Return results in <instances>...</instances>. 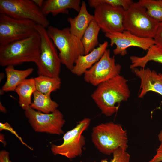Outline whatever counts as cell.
<instances>
[{"instance_id": "1", "label": "cell", "mask_w": 162, "mask_h": 162, "mask_svg": "<svg viewBox=\"0 0 162 162\" xmlns=\"http://www.w3.org/2000/svg\"><path fill=\"white\" fill-rule=\"evenodd\" d=\"M127 82L119 75L97 86L91 97L102 114L112 116L117 111L120 103L128 100L130 92Z\"/></svg>"}, {"instance_id": "2", "label": "cell", "mask_w": 162, "mask_h": 162, "mask_svg": "<svg viewBox=\"0 0 162 162\" xmlns=\"http://www.w3.org/2000/svg\"><path fill=\"white\" fill-rule=\"evenodd\" d=\"M40 39L37 32L28 37L0 45V65L2 67L35 63L40 53Z\"/></svg>"}, {"instance_id": "3", "label": "cell", "mask_w": 162, "mask_h": 162, "mask_svg": "<svg viewBox=\"0 0 162 162\" xmlns=\"http://www.w3.org/2000/svg\"><path fill=\"white\" fill-rule=\"evenodd\" d=\"M47 28L49 37L59 52L62 64L70 71L78 57L85 55L81 40L71 33L69 28L60 29L50 26Z\"/></svg>"}, {"instance_id": "4", "label": "cell", "mask_w": 162, "mask_h": 162, "mask_svg": "<svg viewBox=\"0 0 162 162\" xmlns=\"http://www.w3.org/2000/svg\"><path fill=\"white\" fill-rule=\"evenodd\" d=\"M91 135L95 147L105 154H112L119 148L127 150L128 146L127 131L119 124L112 122L101 123L93 128Z\"/></svg>"}, {"instance_id": "5", "label": "cell", "mask_w": 162, "mask_h": 162, "mask_svg": "<svg viewBox=\"0 0 162 162\" xmlns=\"http://www.w3.org/2000/svg\"><path fill=\"white\" fill-rule=\"evenodd\" d=\"M37 32L40 39V51L35 63L39 75L60 78L62 63L57 48L49 37L46 28L37 25Z\"/></svg>"}, {"instance_id": "6", "label": "cell", "mask_w": 162, "mask_h": 162, "mask_svg": "<svg viewBox=\"0 0 162 162\" xmlns=\"http://www.w3.org/2000/svg\"><path fill=\"white\" fill-rule=\"evenodd\" d=\"M159 23L148 16L138 2H134L125 11L124 30L138 36L153 38Z\"/></svg>"}, {"instance_id": "7", "label": "cell", "mask_w": 162, "mask_h": 162, "mask_svg": "<svg viewBox=\"0 0 162 162\" xmlns=\"http://www.w3.org/2000/svg\"><path fill=\"white\" fill-rule=\"evenodd\" d=\"M0 14L13 18L32 21L45 28L50 22L41 9L30 0H0Z\"/></svg>"}, {"instance_id": "8", "label": "cell", "mask_w": 162, "mask_h": 162, "mask_svg": "<svg viewBox=\"0 0 162 162\" xmlns=\"http://www.w3.org/2000/svg\"><path fill=\"white\" fill-rule=\"evenodd\" d=\"M91 121L90 118H84L74 128L64 134L63 142L61 144H52L51 149L52 153L63 155L69 159L81 155L86 143V139L82 134L88 127Z\"/></svg>"}, {"instance_id": "9", "label": "cell", "mask_w": 162, "mask_h": 162, "mask_svg": "<svg viewBox=\"0 0 162 162\" xmlns=\"http://www.w3.org/2000/svg\"><path fill=\"white\" fill-rule=\"evenodd\" d=\"M34 22L19 20L0 14V45L29 37L37 31Z\"/></svg>"}, {"instance_id": "10", "label": "cell", "mask_w": 162, "mask_h": 162, "mask_svg": "<svg viewBox=\"0 0 162 162\" xmlns=\"http://www.w3.org/2000/svg\"><path fill=\"white\" fill-rule=\"evenodd\" d=\"M25 114L33 130L37 132L60 135L65 120L62 112L57 109L53 112L45 113L30 107L25 110Z\"/></svg>"}, {"instance_id": "11", "label": "cell", "mask_w": 162, "mask_h": 162, "mask_svg": "<svg viewBox=\"0 0 162 162\" xmlns=\"http://www.w3.org/2000/svg\"><path fill=\"white\" fill-rule=\"evenodd\" d=\"M122 67L116 62L115 56L106 49L100 60L84 73L86 82L97 86L100 84L120 75Z\"/></svg>"}, {"instance_id": "12", "label": "cell", "mask_w": 162, "mask_h": 162, "mask_svg": "<svg viewBox=\"0 0 162 162\" xmlns=\"http://www.w3.org/2000/svg\"><path fill=\"white\" fill-rule=\"evenodd\" d=\"M125 10L122 7H115L102 3L95 8L94 20L105 34L124 30L123 21Z\"/></svg>"}, {"instance_id": "13", "label": "cell", "mask_w": 162, "mask_h": 162, "mask_svg": "<svg viewBox=\"0 0 162 162\" xmlns=\"http://www.w3.org/2000/svg\"><path fill=\"white\" fill-rule=\"evenodd\" d=\"M105 36L110 40L111 46L116 45V48L113 50L115 55L124 56L127 54V49L132 46L147 51L155 44L152 38L140 37L126 30L106 33Z\"/></svg>"}, {"instance_id": "14", "label": "cell", "mask_w": 162, "mask_h": 162, "mask_svg": "<svg viewBox=\"0 0 162 162\" xmlns=\"http://www.w3.org/2000/svg\"><path fill=\"white\" fill-rule=\"evenodd\" d=\"M132 70L140 80L139 98H142L150 91L158 93L162 96V78L159 74L148 68H136Z\"/></svg>"}, {"instance_id": "15", "label": "cell", "mask_w": 162, "mask_h": 162, "mask_svg": "<svg viewBox=\"0 0 162 162\" xmlns=\"http://www.w3.org/2000/svg\"><path fill=\"white\" fill-rule=\"evenodd\" d=\"M108 46V42L105 41L88 54L80 56L70 71L71 73L77 76L83 74L100 60Z\"/></svg>"}, {"instance_id": "16", "label": "cell", "mask_w": 162, "mask_h": 162, "mask_svg": "<svg viewBox=\"0 0 162 162\" xmlns=\"http://www.w3.org/2000/svg\"><path fill=\"white\" fill-rule=\"evenodd\" d=\"M77 16L74 18L69 17L67 21L70 25L71 33L81 40L91 22L94 19V15L89 13L84 1L81 3L80 9Z\"/></svg>"}, {"instance_id": "17", "label": "cell", "mask_w": 162, "mask_h": 162, "mask_svg": "<svg viewBox=\"0 0 162 162\" xmlns=\"http://www.w3.org/2000/svg\"><path fill=\"white\" fill-rule=\"evenodd\" d=\"M80 0H47L44 1L41 10L45 15L51 14L55 16L59 14H69L68 9H73L79 12Z\"/></svg>"}, {"instance_id": "18", "label": "cell", "mask_w": 162, "mask_h": 162, "mask_svg": "<svg viewBox=\"0 0 162 162\" xmlns=\"http://www.w3.org/2000/svg\"><path fill=\"white\" fill-rule=\"evenodd\" d=\"M5 70L7 78L2 91L8 92L15 91L17 87L33 72L34 69L29 68L18 70L15 69L14 66H9L6 67Z\"/></svg>"}, {"instance_id": "19", "label": "cell", "mask_w": 162, "mask_h": 162, "mask_svg": "<svg viewBox=\"0 0 162 162\" xmlns=\"http://www.w3.org/2000/svg\"><path fill=\"white\" fill-rule=\"evenodd\" d=\"M144 56H132L130 57L131 64L130 68L133 69L138 67L145 68L147 63L151 61L162 64V49L155 44L147 51Z\"/></svg>"}, {"instance_id": "20", "label": "cell", "mask_w": 162, "mask_h": 162, "mask_svg": "<svg viewBox=\"0 0 162 162\" xmlns=\"http://www.w3.org/2000/svg\"><path fill=\"white\" fill-rule=\"evenodd\" d=\"M36 90L34 79L32 78L25 80L15 89L19 96V104L24 110L30 107L32 96Z\"/></svg>"}, {"instance_id": "21", "label": "cell", "mask_w": 162, "mask_h": 162, "mask_svg": "<svg viewBox=\"0 0 162 162\" xmlns=\"http://www.w3.org/2000/svg\"><path fill=\"white\" fill-rule=\"evenodd\" d=\"M33 102L30 107L41 112L49 113L57 109L58 104L52 100L50 95L45 94L36 91L33 94Z\"/></svg>"}, {"instance_id": "22", "label": "cell", "mask_w": 162, "mask_h": 162, "mask_svg": "<svg viewBox=\"0 0 162 162\" xmlns=\"http://www.w3.org/2000/svg\"><path fill=\"white\" fill-rule=\"evenodd\" d=\"M100 30L94 19L86 30L81 40L85 50V55L91 52L99 44L98 36Z\"/></svg>"}, {"instance_id": "23", "label": "cell", "mask_w": 162, "mask_h": 162, "mask_svg": "<svg viewBox=\"0 0 162 162\" xmlns=\"http://www.w3.org/2000/svg\"><path fill=\"white\" fill-rule=\"evenodd\" d=\"M34 79L36 91L45 94L50 95L59 89L61 86L60 78L39 75Z\"/></svg>"}, {"instance_id": "24", "label": "cell", "mask_w": 162, "mask_h": 162, "mask_svg": "<svg viewBox=\"0 0 162 162\" xmlns=\"http://www.w3.org/2000/svg\"><path fill=\"white\" fill-rule=\"evenodd\" d=\"M138 2L145 8L150 17L159 22H162V0H140Z\"/></svg>"}, {"instance_id": "25", "label": "cell", "mask_w": 162, "mask_h": 162, "mask_svg": "<svg viewBox=\"0 0 162 162\" xmlns=\"http://www.w3.org/2000/svg\"><path fill=\"white\" fill-rule=\"evenodd\" d=\"M90 7L95 8L99 4L105 3L115 7H122L125 10H127L134 2L131 0H89Z\"/></svg>"}, {"instance_id": "26", "label": "cell", "mask_w": 162, "mask_h": 162, "mask_svg": "<svg viewBox=\"0 0 162 162\" xmlns=\"http://www.w3.org/2000/svg\"><path fill=\"white\" fill-rule=\"evenodd\" d=\"M112 154L113 158L110 161L106 159L102 160L100 162H130V156L127 150L119 148L115 150Z\"/></svg>"}, {"instance_id": "27", "label": "cell", "mask_w": 162, "mask_h": 162, "mask_svg": "<svg viewBox=\"0 0 162 162\" xmlns=\"http://www.w3.org/2000/svg\"><path fill=\"white\" fill-rule=\"evenodd\" d=\"M153 38L155 45L162 49V22L159 23Z\"/></svg>"}, {"instance_id": "28", "label": "cell", "mask_w": 162, "mask_h": 162, "mask_svg": "<svg viewBox=\"0 0 162 162\" xmlns=\"http://www.w3.org/2000/svg\"><path fill=\"white\" fill-rule=\"evenodd\" d=\"M162 161V143H160L157 150L156 153L153 158L148 162H161Z\"/></svg>"}, {"instance_id": "29", "label": "cell", "mask_w": 162, "mask_h": 162, "mask_svg": "<svg viewBox=\"0 0 162 162\" xmlns=\"http://www.w3.org/2000/svg\"><path fill=\"white\" fill-rule=\"evenodd\" d=\"M9 153L5 150L0 152V162H11L9 158Z\"/></svg>"}, {"instance_id": "30", "label": "cell", "mask_w": 162, "mask_h": 162, "mask_svg": "<svg viewBox=\"0 0 162 162\" xmlns=\"http://www.w3.org/2000/svg\"><path fill=\"white\" fill-rule=\"evenodd\" d=\"M0 130L4 129H7L8 130H10L11 132H12L13 133V134L15 135L18 137L19 139L23 143H24L22 141V139L16 133V132H15L14 130L12 129V128L10 127V126L9 124L7 123H6L5 124H2L1 123H0Z\"/></svg>"}, {"instance_id": "31", "label": "cell", "mask_w": 162, "mask_h": 162, "mask_svg": "<svg viewBox=\"0 0 162 162\" xmlns=\"http://www.w3.org/2000/svg\"><path fill=\"white\" fill-rule=\"evenodd\" d=\"M32 1L38 7L40 8L42 7L44 2L43 0H32Z\"/></svg>"}, {"instance_id": "32", "label": "cell", "mask_w": 162, "mask_h": 162, "mask_svg": "<svg viewBox=\"0 0 162 162\" xmlns=\"http://www.w3.org/2000/svg\"><path fill=\"white\" fill-rule=\"evenodd\" d=\"M158 138L160 143H162V129L161 130L158 135Z\"/></svg>"}, {"instance_id": "33", "label": "cell", "mask_w": 162, "mask_h": 162, "mask_svg": "<svg viewBox=\"0 0 162 162\" xmlns=\"http://www.w3.org/2000/svg\"><path fill=\"white\" fill-rule=\"evenodd\" d=\"M0 110L1 111L3 112H6V110L4 107L0 103Z\"/></svg>"}, {"instance_id": "34", "label": "cell", "mask_w": 162, "mask_h": 162, "mask_svg": "<svg viewBox=\"0 0 162 162\" xmlns=\"http://www.w3.org/2000/svg\"><path fill=\"white\" fill-rule=\"evenodd\" d=\"M159 74L160 76L161 77V78H162V74H160V73H159Z\"/></svg>"}]
</instances>
